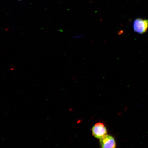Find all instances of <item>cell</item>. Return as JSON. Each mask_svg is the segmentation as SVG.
Instances as JSON below:
<instances>
[{
    "instance_id": "1",
    "label": "cell",
    "mask_w": 148,
    "mask_h": 148,
    "mask_svg": "<svg viewBox=\"0 0 148 148\" xmlns=\"http://www.w3.org/2000/svg\"><path fill=\"white\" fill-rule=\"evenodd\" d=\"M133 28L135 32L139 34L145 33L148 29V20L136 18L134 22Z\"/></svg>"
},
{
    "instance_id": "2",
    "label": "cell",
    "mask_w": 148,
    "mask_h": 148,
    "mask_svg": "<svg viewBox=\"0 0 148 148\" xmlns=\"http://www.w3.org/2000/svg\"><path fill=\"white\" fill-rule=\"evenodd\" d=\"M93 136L96 138L99 139L103 138L107 134V130L103 123H99L93 126L92 129Z\"/></svg>"
},
{
    "instance_id": "3",
    "label": "cell",
    "mask_w": 148,
    "mask_h": 148,
    "mask_svg": "<svg viewBox=\"0 0 148 148\" xmlns=\"http://www.w3.org/2000/svg\"><path fill=\"white\" fill-rule=\"evenodd\" d=\"M101 148H116L115 139L110 135H106L100 140Z\"/></svg>"
},
{
    "instance_id": "4",
    "label": "cell",
    "mask_w": 148,
    "mask_h": 148,
    "mask_svg": "<svg viewBox=\"0 0 148 148\" xmlns=\"http://www.w3.org/2000/svg\"><path fill=\"white\" fill-rule=\"evenodd\" d=\"M83 35H79V36H76L75 37V38H80L81 37H83Z\"/></svg>"
},
{
    "instance_id": "5",
    "label": "cell",
    "mask_w": 148,
    "mask_h": 148,
    "mask_svg": "<svg viewBox=\"0 0 148 148\" xmlns=\"http://www.w3.org/2000/svg\"><path fill=\"white\" fill-rule=\"evenodd\" d=\"M18 1H21V0H18Z\"/></svg>"
}]
</instances>
